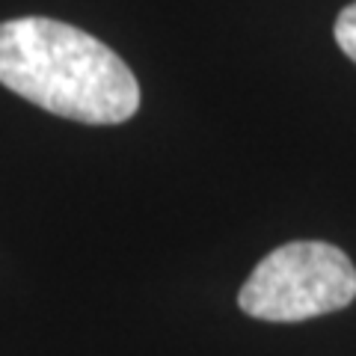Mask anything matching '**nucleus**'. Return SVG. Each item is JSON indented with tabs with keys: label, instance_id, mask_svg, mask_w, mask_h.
Instances as JSON below:
<instances>
[{
	"label": "nucleus",
	"instance_id": "nucleus-1",
	"mask_svg": "<svg viewBox=\"0 0 356 356\" xmlns=\"http://www.w3.org/2000/svg\"><path fill=\"white\" fill-rule=\"evenodd\" d=\"M0 83L54 116L119 125L140 110V83L102 39L27 15L0 24Z\"/></svg>",
	"mask_w": 356,
	"mask_h": 356
},
{
	"label": "nucleus",
	"instance_id": "nucleus-2",
	"mask_svg": "<svg viewBox=\"0 0 356 356\" xmlns=\"http://www.w3.org/2000/svg\"><path fill=\"white\" fill-rule=\"evenodd\" d=\"M356 300V267L324 241H294L255 264L238 294L250 318L297 324L330 315Z\"/></svg>",
	"mask_w": 356,
	"mask_h": 356
},
{
	"label": "nucleus",
	"instance_id": "nucleus-3",
	"mask_svg": "<svg viewBox=\"0 0 356 356\" xmlns=\"http://www.w3.org/2000/svg\"><path fill=\"white\" fill-rule=\"evenodd\" d=\"M336 42H339V48L356 63V3L341 9V15L336 21Z\"/></svg>",
	"mask_w": 356,
	"mask_h": 356
}]
</instances>
